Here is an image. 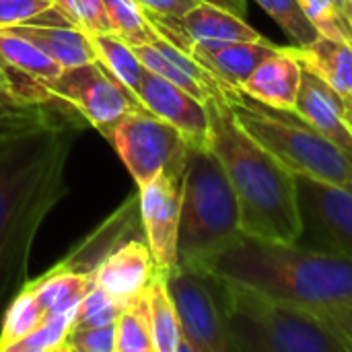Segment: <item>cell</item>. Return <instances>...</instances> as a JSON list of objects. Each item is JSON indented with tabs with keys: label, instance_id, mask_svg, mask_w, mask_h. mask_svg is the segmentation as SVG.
Wrapping results in <instances>:
<instances>
[{
	"label": "cell",
	"instance_id": "obj_38",
	"mask_svg": "<svg viewBox=\"0 0 352 352\" xmlns=\"http://www.w3.org/2000/svg\"><path fill=\"white\" fill-rule=\"evenodd\" d=\"M200 2H208V4L227 8V10H231L235 14H241V16L248 14V2L245 0H200Z\"/></svg>",
	"mask_w": 352,
	"mask_h": 352
},
{
	"label": "cell",
	"instance_id": "obj_27",
	"mask_svg": "<svg viewBox=\"0 0 352 352\" xmlns=\"http://www.w3.org/2000/svg\"><path fill=\"white\" fill-rule=\"evenodd\" d=\"M113 31L130 45L148 43L155 37V29L148 25L144 10L136 0H103Z\"/></svg>",
	"mask_w": 352,
	"mask_h": 352
},
{
	"label": "cell",
	"instance_id": "obj_1",
	"mask_svg": "<svg viewBox=\"0 0 352 352\" xmlns=\"http://www.w3.org/2000/svg\"><path fill=\"white\" fill-rule=\"evenodd\" d=\"M74 126L45 113L0 126V326L12 299L27 287L35 235L66 196V163Z\"/></svg>",
	"mask_w": 352,
	"mask_h": 352
},
{
	"label": "cell",
	"instance_id": "obj_15",
	"mask_svg": "<svg viewBox=\"0 0 352 352\" xmlns=\"http://www.w3.org/2000/svg\"><path fill=\"white\" fill-rule=\"evenodd\" d=\"M157 274L155 258L146 241L126 239L109 252L95 270V285L122 301L142 295Z\"/></svg>",
	"mask_w": 352,
	"mask_h": 352
},
{
	"label": "cell",
	"instance_id": "obj_17",
	"mask_svg": "<svg viewBox=\"0 0 352 352\" xmlns=\"http://www.w3.org/2000/svg\"><path fill=\"white\" fill-rule=\"evenodd\" d=\"M295 113L332 140L352 163V132L344 120V99L305 68Z\"/></svg>",
	"mask_w": 352,
	"mask_h": 352
},
{
	"label": "cell",
	"instance_id": "obj_36",
	"mask_svg": "<svg viewBox=\"0 0 352 352\" xmlns=\"http://www.w3.org/2000/svg\"><path fill=\"white\" fill-rule=\"evenodd\" d=\"M39 109L41 107L19 105L12 99H8L4 93H0V126H10V124H19V122H25V120H33V118L43 113Z\"/></svg>",
	"mask_w": 352,
	"mask_h": 352
},
{
	"label": "cell",
	"instance_id": "obj_3",
	"mask_svg": "<svg viewBox=\"0 0 352 352\" xmlns=\"http://www.w3.org/2000/svg\"><path fill=\"white\" fill-rule=\"evenodd\" d=\"M206 109V144L219 157L233 186L241 210V231L258 239L297 243L301 214L295 173L239 126L229 101L208 97Z\"/></svg>",
	"mask_w": 352,
	"mask_h": 352
},
{
	"label": "cell",
	"instance_id": "obj_18",
	"mask_svg": "<svg viewBox=\"0 0 352 352\" xmlns=\"http://www.w3.org/2000/svg\"><path fill=\"white\" fill-rule=\"evenodd\" d=\"M287 47V45H285ZM301 66L324 80L342 99L352 97V43L346 39H334L320 35L307 45H289Z\"/></svg>",
	"mask_w": 352,
	"mask_h": 352
},
{
	"label": "cell",
	"instance_id": "obj_19",
	"mask_svg": "<svg viewBox=\"0 0 352 352\" xmlns=\"http://www.w3.org/2000/svg\"><path fill=\"white\" fill-rule=\"evenodd\" d=\"M35 43L62 68L80 66L97 60L91 35L70 25H14L2 27Z\"/></svg>",
	"mask_w": 352,
	"mask_h": 352
},
{
	"label": "cell",
	"instance_id": "obj_7",
	"mask_svg": "<svg viewBox=\"0 0 352 352\" xmlns=\"http://www.w3.org/2000/svg\"><path fill=\"white\" fill-rule=\"evenodd\" d=\"M109 142L138 188L161 173L175 177H184L186 173L190 153L188 138L146 107L128 113L113 128Z\"/></svg>",
	"mask_w": 352,
	"mask_h": 352
},
{
	"label": "cell",
	"instance_id": "obj_2",
	"mask_svg": "<svg viewBox=\"0 0 352 352\" xmlns=\"http://www.w3.org/2000/svg\"><path fill=\"white\" fill-rule=\"evenodd\" d=\"M320 316L352 309V260L241 233L202 268Z\"/></svg>",
	"mask_w": 352,
	"mask_h": 352
},
{
	"label": "cell",
	"instance_id": "obj_29",
	"mask_svg": "<svg viewBox=\"0 0 352 352\" xmlns=\"http://www.w3.org/2000/svg\"><path fill=\"white\" fill-rule=\"evenodd\" d=\"M124 307H126V301L113 297L103 287L93 285L76 307L72 328H99V326L116 324Z\"/></svg>",
	"mask_w": 352,
	"mask_h": 352
},
{
	"label": "cell",
	"instance_id": "obj_23",
	"mask_svg": "<svg viewBox=\"0 0 352 352\" xmlns=\"http://www.w3.org/2000/svg\"><path fill=\"white\" fill-rule=\"evenodd\" d=\"M91 41L97 52V60L116 78H120L128 89L136 93L146 68L138 60L134 47L126 39H122L118 33H95L91 35Z\"/></svg>",
	"mask_w": 352,
	"mask_h": 352
},
{
	"label": "cell",
	"instance_id": "obj_33",
	"mask_svg": "<svg viewBox=\"0 0 352 352\" xmlns=\"http://www.w3.org/2000/svg\"><path fill=\"white\" fill-rule=\"evenodd\" d=\"M299 4L322 35L334 39H346L352 43V29L342 19V14L336 10L332 0H299Z\"/></svg>",
	"mask_w": 352,
	"mask_h": 352
},
{
	"label": "cell",
	"instance_id": "obj_11",
	"mask_svg": "<svg viewBox=\"0 0 352 352\" xmlns=\"http://www.w3.org/2000/svg\"><path fill=\"white\" fill-rule=\"evenodd\" d=\"M182 194L184 177L167 173L138 188L142 231L159 270H171L177 264Z\"/></svg>",
	"mask_w": 352,
	"mask_h": 352
},
{
	"label": "cell",
	"instance_id": "obj_35",
	"mask_svg": "<svg viewBox=\"0 0 352 352\" xmlns=\"http://www.w3.org/2000/svg\"><path fill=\"white\" fill-rule=\"evenodd\" d=\"M142 10L161 14V16H184L188 10H192L200 0H136Z\"/></svg>",
	"mask_w": 352,
	"mask_h": 352
},
{
	"label": "cell",
	"instance_id": "obj_30",
	"mask_svg": "<svg viewBox=\"0 0 352 352\" xmlns=\"http://www.w3.org/2000/svg\"><path fill=\"white\" fill-rule=\"evenodd\" d=\"M254 2H258L262 10L270 14L291 39H295L297 45H307L322 35L303 12L299 0H254Z\"/></svg>",
	"mask_w": 352,
	"mask_h": 352
},
{
	"label": "cell",
	"instance_id": "obj_39",
	"mask_svg": "<svg viewBox=\"0 0 352 352\" xmlns=\"http://www.w3.org/2000/svg\"><path fill=\"white\" fill-rule=\"evenodd\" d=\"M336 10L342 14V19L349 23V27L352 29V0H332Z\"/></svg>",
	"mask_w": 352,
	"mask_h": 352
},
{
	"label": "cell",
	"instance_id": "obj_14",
	"mask_svg": "<svg viewBox=\"0 0 352 352\" xmlns=\"http://www.w3.org/2000/svg\"><path fill=\"white\" fill-rule=\"evenodd\" d=\"M144 16L153 29H167L177 33L190 41L212 43V41H256L264 39L260 31H256L245 16L235 14L227 8L200 2L184 16H161L144 10Z\"/></svg>",
	"mask_w": 352,
	"mask_h": 352
},
{
	"label": "cell",
	"instance_id": "obj_24",
	"mask_svg": "<svg viewBox=\"0 0 352 352\" xmlns=\"http://www.w3.org/2000/svg\"><path fill=\"white\" fill-rule=\"evenodd\" d=\"M116 326V352H155L146 291L126 303Z\"/></svg>",
	"mask_w": 352,
	"mask_h": 352
},
{
	"label": "cell",
	"instance_id": "obj_12",
	"mask_svg": "<svg viewBox=\"0 0 352 352\" xmlns=\"http://www.w3.org/2000/svg\"><path fill=\"white\" fill-rule=\"evenodd\" d=\"M161 37L175 43L177 47L186 50L190 56H194L204 68H208L221 82H225L231 89L241 91V85L245 78L270 56L278 54L283 45L272 43L270 39H256V41H212V43H200L190 41L177 33H171L167 29H155Z\"/></svg>",
	"mask_w": 352,
	"mask_h": 352
},
{
	"label": "cell",
	"instance_id": "obj_6",
	"mask_svg": "<svg viewBox=\"0 0 352 352\" xmlns=\"http://www.w3.org/2000/svg\"><path fill=\"white\" fill-rule=\"evenodd\" d=\"M239 126L291 173L352 188L351 159L295 111H278L248 95L229 101Z\"/></svg>",
	"mask_w": 352,
	"mask_h": 352
},
{
	"label": "cell",
	"instance_id": "obj_9",
	"mask_svg": "<svg viewBox=\"0 0 352 352\" xmlns=\"http://www.w3.org/2000/svg\"><path fill=\"white\" fill-rule=\"evenodd\" d=\"M163 272L182 326L177 352H233L217 276L182 264Z\"/></svg>",
	"mask_w": 352,
	"mask_h": 352
},
{
	"label": "cell",
	"instance_id": "obj_25",
	"mask_svg": "<svg viewBox=\"0 0 352 352\" xmlns=\"http://www.w3.org/2000/svg\"><path fill=\"white\" fill-rule=\"evenodd\" d=\"M45 314L31 293L29 287H25L8 305L2 318L0 326V352H8L12 344L29 336L35 328H39L45 322Z\"/></svg>",
	"mask_w": 352,
	"mask_h": 352
},
{
	"label": "cell",
	"instance_id": "obj_31",
	"mask_svg": "<svg viewBox=\"0 0 352 352\" xmlns=\"http://www.w3.org/2000/svg\"><path fill=\"white\" fill-rule=\"evenodd\" d=\"M74 314L47 318L29 336L10 346L8 352H62V346L72 330Z\"/></svg>",
	"mask_w": 352,
	"mask_h": 352
},
{
	"label": "cell",
	"instance_id": "obj_41",
	"mask_svg": "<svg viewBox=\"0 0 352 352\" xmlns=\"http://www.w3.org/2000/svg\"><path fill=\"white\" fill-rule=\"evenodd\" d=\"M351 99H352V97H351Z\"/></svg>",
	"mask_w": 352,
	"mask_h": 352
},
{
	"label": "cell",
	"instance_id": "obj_22",
	"mask_svg": "<svg viewBox=\"0 0 352 352\" xmlns=\"http://www.w3.org/2000/svg\"><path fill=\"white\" fill-rule=\"evenodd\" d=\"M0 62L37 80H47L62 72V66L56 60H52L45 52H41L35 43L2 27H0Z\"/></svg>",
	"mask_w": 352,
	"mask_h": 352
},
{
	"label": "cell",
	"instance_id": "obj_16",
	"mask_svg": "<svg viewBox=\"0 0 352 352\" xmlns=\"http://www.w3.org/2000/svg\"><path fill=\"white\" fill-rule=\"evenodd\" d=\"M303 66L283 45L278 54L266 58L241 85L250 99L278 111H295L301 91Z\"/></svg>",
	"mask_w": 352,
	"mask_h": 352
},
{
	"label": "cell",
	"instance_id": "obj_5",
	"mask_svg": "<svg viewBox=\"0 0 352 352\" xmlns=\"http://www.w3.org/2000/svg\"><path fill=\"white\" fill-rule=\"evenodd\" d=\"M241 233L239 202L219 157L208 144H190L184 173L177 264L202 268Z\"/></svg>",
	"mask_w": 352,
	"mask_h": 352
},
{
	"label": "cell",
	"instance_id": "obj_4",
	"mask_svg": "<svg viewBox=\"0 0 352 352\" xmlns=\"http://www.w3.org/2000/svg\"><path fill=\"white\" fill-rule=\"evenodd\" d=\"M233 352H351L316 314L217 276Z\"/></svg>",
	"mask_w": 352,
	"mask_h": 352
},
{
	"label": "cell",
	"instance_id": "obj_26",
	"mask_svg": "<svg viewBox=\"0 0 352 352\" xmlns=\"http://www.w3.org/2000/svg\"><path fill=\"white\" fill-rule=\"evenodd\" d=\"M14 25H70L54 0H0V27Z\"/></svg>",
	"mask_w": 352,
	"mask_h": 352
},
{
	"label": "cell",
	"instance_id": "obj_34",
	"mask_svg": "<svg viewBox=\"0 0 352 352\" xmlns=\"http://www.w3.org/2000/svg\"><path fill=\"white\" fill-rule=\"evenodd\" d=\"M116 324L99 328H72L62 352H116Z\"/></svg>",
	"mask_w": 352,
	"mask_h": 352
},
{
	"label": "cell",
	"instance_id": "obj_28",
	"mask_svg": "<svg viewBox=\"0 0 352 352\" xmlns=\"http://www.w3.org/2000/svg\"><path fill=\"white\" fill-rule=\"evenodd\" d=\"M132 47H134L138 60L144 64L146 70H151V72L163 76L165 80H169V82L182 87L184 91L192 93V95L198 97L200 101H206L208 97H212V93H210L202 82H198L194 76H190L186 70H182L175 62H171L155 43L148 41V43H140V45H132Z\"/></svg>",
	"mask_w": 352,
	"mask_h": 352
},
{
	"label": "cell",
	"instance_id": "obj_37",
	"mask_svg": "<svg viewBox=\"0 0 352 352\" xmlns=\"http://www.w3.org/2000/svg\"><path fill=\"white\" fill-rule=\"evenodd\" d=\"M332 332H336L352 352V309H336V311H326L318 316Z\"/></svg>",
	"mask_w": 352,
	"mask_h": 352
},
{
	"label": "cell",
	"instance_id": "obj_21",
	"mask_svg": "<svg viewBox=\"0 0 352 352\" xmlns=\"http://www.w3.org/2000/svg\"><path fill=\"white\" fill-rule=\"evenodd\" d=\"M146 301L151 314L155 352H177L182 342V326H179L177 309L167 289L165 272L159 268L146 289Z\"/></svg>",
	"mask_w": 352,
	"mask_h": 352
},
{
	"label": "cell",
	"instance_id": "obj_8",
	"mask_svg": "<svg viewBox=\"0 0 352 352\" xmlns=\"http://www.w3.org/2000/svg\"><path fill=\"white\" fill-rule=\"evenodd\" d=\"M43 89L60 103L76 109L105 138L132 111L142 109L138 95L116 78L99 60L62 68L54 78L41 80Z\"/></svg>",
	"mask_w": 352,
	"mask_h": 352
},
{
	"label": "cell",
	"instance_id": "obj_32",
	"mask_svg": "<svg viewBox=\"0 0 352 352\" xmlns=\"http://www.w3.org/2000/svg\"><path fill=\"white\" fill-rule=\"evenodd\" d=\"M56 8L72 23V27L95 35V33H116L107 16L103 0H54Z\"/></svg>",
	"mask_w": 352,
	"mask_h": 352
},
{
	"label": "cell",
	"instance_id": "obj_13",
	"mask_svg": "<svg viewBox=\"0 0 352 352\" xmlns=\"http://www.w3.org/2000/svg\"><path fill=\"white\" fill-rule=\"evenodd\" d=\"M142 105L161 120L175 126L190 144L206 146L208 136V109L206 101H200L182 87L165 80L163 76L146 70L136 91Z\"/></svg>",
	"mask_w": 352,
	"mask_h": 352
},
{
	"label": "cell",
	"instance_id": "obj_40",
	"mask_svg": "<svg viewBox=\"0 0 352 352\" xmlns=\"http://www.w3.org/2000/svg\"><path fill=\"white\" fill-rule=\"evenodd\" d=\"M344 120L352 132V99H344Z\"/></svg>",
	"mask_w": 352,
	"mask_h": 352
},
{
	"label": "cell",
	"instance_id": "obj_10",
	"mask_svg": "<svg viewBox=\"0 0 352 352\" xmlns=\"http://www.w3.org/2000/svg\"><path fill=\"white\" fill-rule=\"evenodd\" d=\"M301 237L297 243L352 260V188L295 175Z\"/></svg>",
	"mask_w": 352,
	"mask_h": 352
},
{
	"label": "cell",
	"instance_id": "obj_20",
	"mask_svg": "<svg viewBox=\"0 0 352 352\" xmlns=\"http://www.w3.org/2000/svg\"><path fill=\"white\" fill-rule=\"evenodd\" d=\"M95 285V276L89 272H78L70 268L56 266L52 272L43 274L35 283H27L35 299L39 301L45 318H56L64 314H76L78 303Z\"/></svg>",
	"mask_w": 352,
	"mask_h": 352
}]
</instances>
